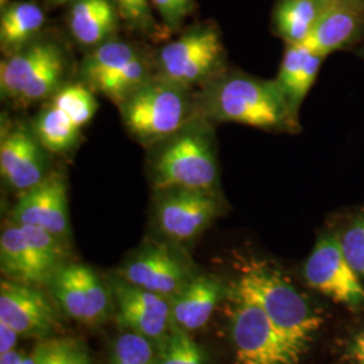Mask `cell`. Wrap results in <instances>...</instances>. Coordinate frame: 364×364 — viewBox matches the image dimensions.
Listing matches in <instances>:
<instances>
[{
	"label": "cell",
	"instance_id": "6da1fadb",
	"mask_svg": "<svg viewBox=\"0 0 364 364\" xmlns=\"http://www.w3.org/2000/svg\"><path fill=\"white\" fill-rule=\"evenodd\" d=\"M235 294L255 301L269 318L302 352L306 351L323 324L311 304L277 270L251 263L242 269Z\"/></svg>",
	"mask_w": 364,
	"mask_h": 364
},
{
	"label": "cell",
	"instance_id": "7a4b0ae2",
	"mask_svg": "<svg viewBox=\"0 0 364 364\" xmlns=\"http://www.w3.org/2000/svg\"><path fill=\"white\" fill-rule=\"evenodd\" d=\"M209 117L257 129H281L294 123L296 114L278 84L231 75L215 81L204 99Z\"/></svg>",
	"mask_w": 364,
	"mask_h": 364
},
{
	"label": "cell",
	"instance_id": "3957f363",
	"mask_svg": "<svg viewBox=\"0 0 364 364\" xmlns=\"http://www.w3.org/2000/svg\"><path fill=\"white\" fill-rule=\"evenodd\" d=\"M218 181V159L212 134L204 123H186L168 138L156 156L154 185L158 191H212Z\"/></svg>",
	"mask_w": 364,
	"mask_h": 364
},
{
	"label": "cell",
	"instance_id": "277c9868",
	"mask_svg": "<svg viewBox=\"0 0 364 364\" xmlns=\"http://www.w3.org/2000/svg\"><path fill=\"white\" fill-rule=\"evenodd\" d=\"M186 91L164 78H150L119 105L126 127L144 144L168 139L188 123Z\"/></svg>",
	"mask_w": 364,
	"mask_h": 364
},
{
	"label": "cell",
	"instance_id": "5b68a950",
	"mask_svg": "<svg viewBox=\"0 0 364 364\" xmlns=\"http://www.w3.org/2000/svg\"><path fill=\"white\" fill-rule=\"evenodd\" d=\"M231 335L236 364H299L304 352L252 299L235 294Z\"/></svg>",
	"mask_w": 364,
	"mask_h": 364
},
{
	"label": "cell",
	"instance_id": "8992f818",
	"mask_svg": "<svg viewBox=\"0 0 364 364\" xmlns=\"http://www.w3.org/2000/svg\"><path fill=\"white\" fill-rule=\"evenodd\" d=\"M223 58L220 34L213 27H200L162 48L158 55L159 76L182 88H191L219 68Z\"/></svg>",
	"mask_w": 364,
	"mask_h": 364
},
{
	"label": "cell",
	"instance_id": "52a82bcc",
	"mask_svg": "<svg viewBox=\"0 0 364 364\" xmlns=\"http://www.w3.org/2000/svg\"><path fill=\"white\" fill-rule=\"evenodd\" d=\"M53 297L73 320L85 326L105 321L111 294L102 278L81 263H65L49 282Z\"/></svg>",
	"mask_w": 364,
	"mask_h": 364
},
{
	"label": "cell",
	"instance_id": "ba28073f",
	"mask_svg": "<svg viewBox=\"0 0 364 364\" xmlns=\"http://www.w3.org/2000/svg\"><path fill=\"white\" fill-rule=\"evenodd\" d=\"M304 277L309 287L338 304L364 305L363 284L335 236H324L316 243L305 263Z\"/></svg>",
	"mask_w": 364,
	"mask_h": 364
},
{
	"label": "cell",
	"instance_id": "9c48e42d",
	"mask_svg": "<svg viewBox=\"0 0 364 364\" xmlns=\"http://www.w3.org/2000/svg\"><path fill=\"white\" fill-rule=\"evenodd\" d=\"M156 207L161 232L176 242L192 240L219 213V201L209 191L170 189Z\"/></svg>",
	"mask_w": 364,
	"mask_h": 364
},
{
	"label": "cell",
	"instance_id": "30bf717a",
	"mask_svg": "<svg viewBox=\"0 0 364 364\" xmlns=\"http://www.w3.org/2000/svg\"><path fill=\"white\" fill-rule=\"evenodd\" d=\"M117 321L126 331L135 332L159 344L171 329L170 299L134 287L123 279L112 284Z\"/></svg>",
	"mask_w": 364,
	"mask_h": 364
},
{
	"label": "cell",
	"instance_id": "8fae6325",
	"mask_svg": "<svg viewBox=\"0 0 364 364\" xmlns=\"http://www.w3.org/2000/svg\"><path fill=\"white\" fill-rule=\"evenodd\" d=\"M0 321L13 326L21 338H48L58 316L48 297L36 289L11 279L0 284Z\"/></svg>",
	"mask_w": 364,
	"mask_h": 364
},
{
	"label": "cell",
	"instance_id": "7c38bea8",
	"mask_svg": "<svg viewBox=\"0 0 364 364\" xmlns=\"http://www.w3.org/2000/svg\"><path fill=\"white\" fill-rule=\"evenodd\" d=\"M191 278L186 264L176 252L166 246L153 245L144 248L124 264L120 279L171 299Z\"/></svg>",
	"mask_w": 364,
	"mask_h": 364
},
{
	"label": "cell",
	"instance_id": "4fadbf2b",
	"mask_svg": "<svg viewBox=\"0 0 364 364\" xmlns=\"http://www.w3.org/2000/svg\"><path fill=\"white\" fill-rule=\"evenodd\" d=\"M13 221L19 225L41 227L63 239L69 228L65 181L48 176L37 186L23 192L13 209Z\"/></svg>",
	"mask_w": 364,
	"mask_h": 364
},
{
	"label": "cell",
	"instance_id": "5bb4252c",
	"mask_svg": "<svg viewBox=\"0 0 364 364\" xmlns=\"http://www.w3.org/2000/svg\"><path fill=\"white\" fill-rule=\"evenodd\" d=\"M43 149L36 134L25 129L7 132L0 144V171L4 181L22 193L43 181L48 177Z\"/></svg>",
	"mask_w": 364,
	"mask_h": 364
},
{
	"label": "cell",
	"instance_id": "9a60e30c",
	"mask_svg": "<svg viewBox=\"0 0 364 364\" xmlns=\"http://www.w3.org/2000/svg\"><path fill=\"white\" fill-rule=\"evenodd\" d=\"M223 285L213 277L198 275L189 279L170 299L171 328L193 332L205 326L223 296Z\"/></svg>",
	"mask_w": 364,
	"mask_h": 364
},
{
	"label": "cell",
	"instance_id": "2e32d148",
	"mask_svg": "<svg viewBox=\"0 0 364 364\" xmlns=\"http://www.w3.org/2000/svg\"><path fill=\"white\" fill-rule=\"evenodd\" d=\"M359 27V13L344 0L324 4L309 36L299 45L326 58L353 37Z\"/></svg>",
	"mask_w": 364,
	"mask_h": 364
},
{
	"label": "cell",
	"instance_id": "e0dca14e",
	"mask_svg": "<svg viewBox=\"0 0 364 364\" xmlns=\"http://www.w3.org/2000/svg\"><path fill=\"white\" fill-rule=\"evenodd\" d=\"M0 263L7 279L30 287L49 284L21 225L14 221L0 235Z\"/></svg>",
	"mask_w": 364,
	"mask_h": 364
},
{
	"label": "cell",
	"instance_id": "ac0fdd59",
	"mask_svg": "<svg viewBox=\"0 0 364 364\" xmlns=\"http://www.w3.org/2000/svg\"><path fill=\"white\" fill-rule=\"evenodd\" d=\"M117 15L111 0H76L69 13V28L80 43L97 46L117 28Z\"/></svg>",
	"mask_w": 364,
	"mask_h": 364
},
{
	"label": "cell",
	"instance_id": "d6986e66",
	"mask_svg": "<svg viewBox=\"0 0 364 364\" xmlns=\"http://www.w3.org/2000/svg\"><path fill=\"white\" fill-rule=\"evenodd\" d=\"M52 42H37L14 53L0 66V90L6 97L19 99L39 68L57 50Z\"/></svg>",
	"mask_w": 364,
	"mask_h": 364
},
{
	"label": "cell",
	"instance_id": "ffe728a7",
	"mask_svg": "<svg viewBox=\"0 0 364 364\" xmlns=\"http://www.w3.org/2000/svg\"><path fill=\"white\" fill-rule=\"evenodd\" d=\"M139 55L136 49L126 42L105 41L97 45L82 64L81 73L85 85L99 92L107 81L123 72Z\"/></svg>",
	"mask_w": 364,
	"mask_h": 364
},
{
	"label": "cell",
	"instance_id": "44dd1931",
	"mask_svg": "<svg viewBox=\"0 0 364 364\" xmlns=\"http://www.w3.org/2000/svg\"><path fill=\"white\" fill-rule=\"evenodd\" d=\"M45 15L37 4L15 1L6 6L0 19V41L4 49L21 50L43 26Z\"/></svg>",
	"mask_w": 364,
	"mask_h": 364
},
{
	"label": "cell",
	"instance_id": "7402d4cb",
	"mask_svg": "<svg viewBox=\"0 0 364 364\" xmlns=\"http://www.w3.org/2000/svg\"><path fill=\"white\" fill-rule=\"evenodd\" d=\"M324 7L321 0H281L275 9L277 33L287 45H299L309 36Z\"/></svg>",
	"mask_w": 364,
	"mask_h": 364
},
{
	"label": "cell",
	"instance_id": "603a6c76",
	"mask_svg": "<svg viewBox=\"0 0 364 364\" xmlns=\"http://www.w3.org/2000/svg\"><path fill=\"white\" fill-rule=\"evenodd\" d=\"M34 134L46 150L63 153L77 142L80 129L55 105L45 108L34 123Z\"/></svg>",
	"mask_w": 364,
	"mask_h": 364
},
{
	"label": "cell",
	"instance_id": "cb8c5ba5",
	"mask_svg": "<svg viewBox=\"0 0 364 364\" xmlns=\"http://www.w3.org/2000/svg\"><path fill=\"white\" fill-rule=\"evenodd\" d=\"M21 228L50 282L54 274L65 264V251L61 239L36 225H21Z\"/></svg>",
	"mask_w": 364,
	"mask_h": 364
},
{
	"label": "cell",
	"instance_id": "d4e9b609",
	"mask_svg": "<svg viewBox=\"0 0 364 364\" xmlns=\"http://www.w3.org/2000/svg\"><path fill=\"white\" fill-rule=\"evenodd\" d=\"M52 105L70 117L78 129L88 124L97 109L92 90L85 84H72L61 88L54 95Z\"/></svg>",
	"mask_w": 364,
	"mask_h": 364
},
{
	"label": "cell",
	"instance_id": "484cf974",
	"mask_svg": "<svg viewBox=\"0 0 364 364\" xmlns=\"http://www.w3.org/2000/svg\"><path fill=\"white\" fill-rule=\"evenodd\" d=\"M156 364H207V356L189 332L171 328L158 344Z\"/></svg>",
	"mask_w": 364,
	"mask_h": 364
},
{
	"label": "cell",
	"instance_id": "4316f807",
	"mask_svg": "<svg viewBox=\"0 0 364 364\" xmlns=\"http://www.w3.org/2000/svg\"><path fill=\"white\" fill-rule=\"evenodd\" d=\"M65 73V58L60 48L53 53L46 63L39 68L37 75L27 84L25 91L21 95L23 102H37L49 97L54 92H58V87Z\"/></svg>",
	"mask_w": 364,
	"mask_h": 364
},
{
	"label": "cell",
	"instance_id": "83f0119b",
	"mask_svg": "<svg viewBox=\"0 0 364 364\" xmlns=\"http://www.w3.org/2000/svg\"><path fill=\"white\" fill-rule=\"evenodd\" d=\"M158 344L135 332L119 335L108 364H156Z\"/></svg>",
	"mask_w": 364,
	"mask_h": 364
},
{
	"label": "cell",
	"instance_id": "f1b7e54d",
	"mask_svg": "<svg viewBox=\"0 0 364 364\" xmlns=\"http://www.w3.org/2000/svg\"><path fill=\"white\" fill-rule=\"evenodd\" d=\"M33 353L36 364H76L82 350L70 338H52L39 343Z\"/></svg>",
	"mask_w": 364,
	"mask_h": 364
},
{
	"label": "cell",
	"instance_id": "f546056e",
	"mask_svg": "<svg viewBox=\"0 0 364 364\" xmlns=\"http://www.w3.org/2000/svg\"><path fill=\"white\" fill-rule=\"evenodd\" d=\"M323 60H324V57H320V55L308 50L306 58L299 69V75L294 80L290 91L287 93V102L294 114L297 112L299 105L302 103V100L305 99L308 92L311 91L316 77L318 75L320 66L323 64Z\"/></svg>",
	"mask_w": 364,
	"mask_h": 364
},
{
	"label": "cell",
	"instance_id": "4dcf8cb0",
	"mask_svg": "<svg viewBox=\"0 0 364 364\" xmlns=\"http://www.w3.org/2000/svg\"><path fill=\"white\" fill-rule=\"evenodd\" d=\"M340 243L352 269L364 277V219L355 221Z\"/></svg>",
	"mask_w": 364,
	"mask_h": 364
},
{
	"label": "cell",
	"instance_id": "1f68e13d",
	"mask_svg": "<svg viewBox=\"0 0 364 364\" xmlns=\"http://www.w3.org/2000/svg\"><path fill=\"white\" fill-rule=\"evenodd\" d=\"M308 50L302 45H287V50L284 54V60L279 68V73L277 76L275 82L287 96L290 91L294 80L299 75V69L306 58Z\"/></svg>",
	"mask_w": 364,
	"mask_h": 364
},
{
	"label": "cell",
	"instance_id": "d6a6232c",
	"mask_svg": "<svg viewBox=\"0 0 364 364\" xmlns=\"http://www.w3.org/2000/svg\"><path fill=\"white\" fill-rule=\"evenodd\" d=\"M117 13L131 25L144 27L151 21L150 1L151 0H114Z\"/></svg>",
	"mask_w": 364,
	"mask_h": 364
},
{
	"label": "cell",
	"instance_id": "836d02e7",
	"mask_svg": "<svg viewBox=\"0 0 364 364\" xmlns=\"http://www.w3.org/2000/svg\"><path fill=\"white\" fill-rule=\"evenodd\" d=\"M151 3L170 26L180 25L193 7V0H151Z\"/></svg>",
	"mask_w": 364,
	"mask_h": 364
},
{
	"label": "cell",
	"instance_id": "e575fe53",
	"mask_svg": "<svg viewBox=\"0 0 364 364\" xmlns=\"http://www.w3.org/2000/svg\"><path fill=\"white\" fill-rule=\"evenodd\" d=\"M19 333L13 326L0 321V355L16 350V344L19 340Z\"/></svg>",
	"mask_w": 364,
	"mask_h": 364
},
{
	"label": "cell",
	"instance_id": "d590c367",
	"mask_svg": "<svg viewBox=\"0 0 364 364\" xmlns=\"http://www.w3.org/2000/svg\"><path fill=\"white\" fill-rule=\"evenodd\" d=\"M350 356L353 364H364V331L352 340Z\"/></svg>",
	"mask_w": 364,
	"mask_h": 364
},
{
	"label": "cell",
	"instance_id": "8d00e7d4",
	"mask_svg": "<svg viewBox=\"0 0 364 364\" xmlns=\"http://www.w3.org/2000/svg\"><path fill=\"white\" fill-rule=\"evenodd\" d=\"M26 353L21 350H14L0 355V364H22Z\"/></svg>",
	"mask_w": 364,
	"mask_h": 364
},
{
	"label": "cell",
	"instance_id": "74e56055",
	"mask_svg": "<svg viewBox=\"0 0 364 364\" xmlns=\"http://www.w3.org/2000/svg\"><path fill=\"white\" fill-rule=\"evenodd\" d=\"M76 364H92L91 360H90V358H88V355L85 353V352L82 351L81 353V356L78 358L77 363Z\"/></svg>",
	"mask_w": 364,
	"mask_h": 364
},
{
	"label": "cell",
	"instance_id": "f35d334b",
	"mask_svg": "<svg viewBox=\"0 0 364 364\" xmlns=\"http://www.w3.org/2000/svg\"><path fill=\"white\" fill-rule=\"evenodd\" d=\"M324 4H328V3H333V1H340V0H321Z\"/></svg>",
	"mask_w": 364,
	"mask_h": 364
},
{
	"label": "cell",
	"instance_id": "ab89813d",
	"mask_svg": "<svg viewBox=\"0 0 364 364\" xmlns=\"http://www.w3.org/2000/svg\"><path fill=\"white\" fill-rule=\"evenodd\" d=\"M54 3H66V1H70V0H52Z\"/></svg>",
	"mask_w": 364,
	"mask_h": 364
},
{
	"label": "cell",
	"instance_id": "60d3db41",
	"mask_svg": "<svg viewBox=\"0 0 364 364\" xmlns=\"http://www.w3.org/2000/svg\"><path fill=\"white\" fill-rule=\"evenodd\" d=\"M6 1H7V0H0V4L4 7V6H6Z\"/></svg>",
	"mask_w": 364,
	"mask_h": 364
}]
</instances>
